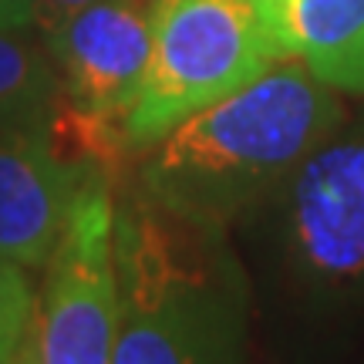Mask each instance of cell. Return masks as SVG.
<instances>
[{"instance_id":"obj_2","label":"cell","mask_w":364,"mask_h":364,"mask_svg":"<svg viewBox=\"0 0 364 364\" xmlns=\"http://www.w3.org/2000/svg\"><path fill=\"white\" fill-rule=\"evenodd\" d=\"M115 364H240L247 290L223 236L149 206L115 209Z\"/></svg>"},{"instance_id":"obj_5","label":"cell","mask_w":364,"mask_h":364,"mask_svg":"<svg viewBox=\"0 0 364 364\" xmlns=\"http://www.w3.org/2000/svg\"><path fill=\"white\" fill-rule=\"evenodd\" d=\"M34 341L41 364H115V203L98 176L81 186L65 236L44 267Z\"/></svg>"},{"instance_id":"obj_11","label":"cell","mask_w":364,"mask_h":364,"mask_svg":"<svg viewBox=\"0 0 364 364\" xmlns=\"http://www.w3.org/2000/svg\"><path fill=\"white\" fill-rule=\"evenodd\" d=\"M91 4H98V0H34V14H38L34 24H41V31H51L61 21H68L71 14L85 11Z\"/></svg>"},{"instance_id":"obj_6","label":"cell","mask_w":364,"mask_h":364,"mask_svg":"<svg viewBox=\"0 0 364 364\" xmlns=\"http://www.w3.org/2000/svg\"><path fill=\"white\" fill-rule=\"evenodd\" d=\"M156 0H98L44 31L71 105L98 122H125L152 58Z\"/></svg>"},{"instance_id":"obj_7","label":"cell","mask_w":364,"mask_h":364,"mask_svg":"<svg viewBox=\"0 0 364 364\" xmlns=\"http://www.w3.org/2000/svg\"><path fill=\"white\" fill-rule=\"evenodd\" d=\"M95 172L44 129H0V257L44 270Z\"/></svg>"},{"instance_id":"obj_13","label":"cell","mask_w":364,"mask_h":364,"mask_svg":"<svg viewBox=\"0 0 364 364\" xmlns=\"http://www.w3.org/2000/svg\"><path fill=\"white\" fill-rule=\"evenodd\" d=\"M7 364H41L38 361V341H34V327H31V334H27L24 344L14 351V358Z\"/></svg>"},{"instance_id":"obj_4","label":"cell","mask_w":364,"mask_h":364,"mask_svg":"<svg viewBox=\"0 0 364 364\" xmlns=\"http://www.w3.org/2000/svg\"><path fill=\"white\" fill-rule=\"evenodd\" d=\"M267 203H277L280 260L300 294H364V132L324 139Z\"/></svg>"},{"instance_id":"obj_14","label":"cell","mask_w":364,"mask_h":364,"mask_svg":"<svg viewBox=\"0 0 364 364\" xmlns=\"http://www.w3.org/2000/svg\"><path fill=\"white\" fill-rule=\"evenodd\" d=\"M253 4H260V11L267 14V11H270V7H273V4H277V0H253Z\"/></svg>"},{"instance_id":"obj_12","label":"cell","mask_w":364,"mask_h":364,"mask_svg":"<svg viewBox=\"0 0 364 364\" xmlns=\"http://www.w3.org/2000/svg\"><path fill=\"white\" fill-rule=\"evenodd\" d=\"M34 21V0H0V27H31Z\"/></svg>"},{"instance_id":"obj_10","label":"cell","mask_w":364,"mask_h":364,"mask_svg":"<svg viewBox=\"0 0 364 364\" xmlns=\"http://www.w3.org/2000/svg\"><path fill=\"white\" fill-rule=\"evenodd\" d=\"M38 290L27 277V267L0 257V364H7L14 351L24 344L34 327Z\"/></svg>"},{"instance_id":"obj_1","label":"cell","mask_w":364,"mask_h":364,"mask_svg":"<svg viewBox=\"0 0 364 364\" xmlns=\"http://www.w3.org/2000/svg\"><path fill=\"white\" fill-rule=\"evenodd\" d=\"M338 122L331 85L300 58H280L260 78L166 132L145 166V193L176 220L223 236L267 203Z\"/></svg>"},{"instance_id":"obj_9","label":"cell","mask_w":364,"mask_h":364,"mask_svg":"<svg viewBox=\"0 0 364 364\" xmlns=\"http://www.w3.org/2000/svg\"><path fill=\"white\" fill-rule=\"evenodd\" d=\"M24 31L0 27V129H44L58 102V65Z\"/></svg>"},{"instance_id":"obj_8","label":"cell","mask_w":364,"mask_h":364,"mask_svg":"<svg viewBox=\"0 0 364 364\" xmlns=\"http://www.w3.org/2000/svg\"><path fill=\"white\" fill-rule=\"evenodd\" d=\"M287 58L341 91H364V0H277L267 11Z\"/></svg>"},{"instance_id":"obj_3","label":"cell","mask_w":364,"mask_h":364,"mask_svg":"<svg viewBox=\"0 0 364 364\" xmlns=\"http://www.w3.org/2000/svg\"><path fill=\"white\" fill-rule=\"evenodd\" d=\"M287 58L253 0H156L152 58L122 122L129 145H156L189 115L240 91Z\"/></svg>"}]
</instances>
